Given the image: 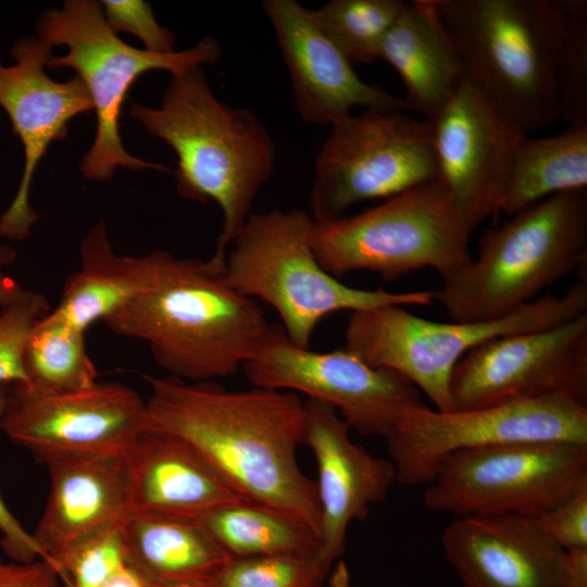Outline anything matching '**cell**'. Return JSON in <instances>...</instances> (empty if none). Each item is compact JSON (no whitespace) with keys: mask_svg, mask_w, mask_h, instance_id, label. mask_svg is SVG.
<instances>
[{"mask_svg":"<svg viewBox=\"0 0 587 587\" xmlns=\"http://www.w3.org/2000/svg\"><path fill=\"white\" fill-rule=\"evenodd\" d=\"M143 378L150 388L143 429L178 439L239 496L294 516L320 537L315 480L297 457L304 427V401L297 394Z\"/></svg>","mask_w":587,"mask_h":587,"instance_id":"cell-1","label":"cell"},{"mask_svg":"<svg viewBox=\"0 0 587 587\" xmlns=\"http://www.w3.org/2000/svg\"><path fill=\"white\" fill-rule=\"evenodd\" d=\"M224 266L164 250L151 285L103 323L145 341L168 376L193 383L235 374L271 323L257 300L232 286Z\"/></svg>","mask_w":587,"mask_h":587,"instance_id":"cell-2","label":"cell"},{"mask_svg":"<svg viewBox=\"0 0 587 587\" xmlns=\"http://www.w3.org/2000/svg\"><path fill=\"white\" fill-rule=\"evenodd\" d=\"M129 115L175 152L178 196L218 205L223 224L211 259L225 265L227 248L274 171L271 134L252 111L221 101L200 66L172 75L159 108L132 103Z\"/></svg>","mask_w":587,"mask_h":587,"instance_id":"cell-3","label":"cell"},{"mask_svg":"<svg viewBox=\"0 0 587 587\" xmlns=\"http://www.w3.org/2000/svg\"><path fill=\"white\" fill-rule=\"evenodd\" d=\"M466 74L527 136L559 122L561 0H434Z\"/></svg>","mask_w":587,"mask_h":587,"instance_id":"cell-4","label":"cell"},{"mask_svg":"<svg viewBox=\"0 0 587 587\" xmlns=\"http://www.w3.org/2000/svg\"><path fill=\"white\" fill-rule=\"evenodd\" d=\"M586 190L562 192L485 230L477 254L440 277L435 300L454 322L502 319L586 264Z\"/></svg>","mask_w":587,"mask_h":587,"instance_id":"cell-5","label":"cell"},{"mask_svg":"<svg viewBox=\"0 0 587 587\" xmlns=\"http://www.w3.org/2000/svg\"><path fill=\"white\" fill-rule=\"evenodd\" d=\"M315 222L305 211L251 213L226 254L225 274L238 291L270 304L287 337L311 348L317 325L329 314L384 305H429L435 291L394 292L341 283L319 262L312 243Z\"/></svg>","mask_w":587,"mask_h":587,"instance_id":"cell-6","label":"cell"},{"mask_svg":"<svg viewBox=\"0 0 587 587\" xmlns=\"http://www.w3.org/2000/svg\"><path fill=\"white\" fill-rule=\"evenodd\" d=\"M37 37L67 52L52 57L48 67L76 72L90 96L96 112L95 139L80 162V172L91 180L112 178L117 167L130 171H168V167L134 157L123 146L120 118L130 86L149 71L172 75L222 58L216 39L204 37L193 47L171 53L135 48L117 37L107 24L101 2L67 0L60 9L46 11L37 25Z\"/></svg>","mask_w":587,"mask_h":587,"instance_id":"cell-7","label":"cell"},{"mask_svg":"<svg viewBox=\"0 0 587 587\" xmlns=\"http://www.w3.org/2000/svg\"><path fill=\"white\" fill-rule=\"evenodd\" d=\"M585 313L587 282L583 279L562 296L546 294L488 322L441 323L401 305H384L350 314L344 347L370 365L402 375L436 410L450 412V377L471 349L499 336L551 328Z\"/></svg>","mask_w":587,"mask_h":587,"instance_id":"cell-8","label":"cell"},{"mask_svg":"<svg viewBox=\"0 0 587 587\" xmlns=\"http://www.w3.org/2000/svg\"><path fill=\"white\" fill-rule=\"evenodd\" d=\"M471 234L437 177L359 214L315 222L312 243L338 279L370 271L390 282L427 267L440 277L458 271L473 257Z\"/></svg>","mask_w":587,"mask_h":587,"instance_id":"cell-9","label":"cell"},{"mask_svg":"<svg viewBox=\"0 0 587 587\" xmlns=\"http://www.w3.org/2000/svg\"><path fill=\"white\" fill-rule=\"evenodd\" d=\"M314 167L311 216L316 223L339 218L354 204L436 179L433 126L396 109L350 113L330 125Z\"/></svg>","mask_w":587,"mask_h":587,"instance_id":"cell-10","label":"cell"},{"mask_svg":"<svg viewBox=\"0 0 587 587\" xmlns=\"http://www.w3.org/2000/svg\"><path fill=\"white\" fill-rule=\"evenodd\" d=\"M587 483V446L512 442L447 455L427 484L423 504L455 517L537 516Z\"/></svg>","mask_w":587,"mask_h":587,"instance_id":"cell-11","label":"cell"},{"mask_svg":"<svg viewBox=\"0 0 587 587\" xmlns=\"http://www.w3.org/2000/svg\"><path fill=\"white\" fill-rule=\"evenodd\" d=\"M385 439L396 483L428 484L439 463L460 450L526 441L587 446V402L554 395L450 412L422 403Z\"/></svg>","mask_w":587,"mask_h":587,"instance_id":"cell-12","label":"cell"},{"mask_svg":"<svg viewBox=\"0 0 587 587\" xmlns=\"http://www.w3.org/2000/svg\"><path fill=\"white\" fill-rule=\"evenodd\" d=\"M242 370L254 387L299 391L332 405L364 436L386 438L409 410L424 403L402 375L370 365L345 347L326 352L299 347L275 324Z\"/></svg>","mask_w":587,"mask_h":587,"instance_id":"cell-13","label":"cell"},{"mask_svg":"<svg viewBox=\"0 0 587 587\" xmlns=\"http://www.w3.org/2000/svg\"><path fill=\"white\" fill-rule=\"evenodd\" d=\"M451 411L569 395L587 402V313L486 340L454 366Z\"/></svg>","mask_w":587,"mask_h":587,"instance_id":"cell-14","label":"cell"},{"mask_svg":"<svg viewBox=\"0 0 587 587\" xmlns=\"http://www.w3.org/2000/svg\"><path fill=\"white\" fill-rule=\"evenodd\" d=\"M430 124L438 178L473 232L500 212L527 135L469 76Z\"/></svg>","mask_w":587,"mask_h":587,"instance_id":"cell-15","label":"cell"},{"mask_svg":"<svg viewBox=\"0 0 587 587\" xmlns=\"http://www.w3.org/2000/svg\"><path fill=\"white\" fill-rule=\"evenodd\" d=\"M146 400L121 383L43 395L9 386L0 429L36 459L51 453H123L145 427Z\"/></svg>","mask_w":587,"mask_h":587,"instance_id":"cell-16","label":"cell"},{"mask_svg":"<svg viewBox=\"0 0 587 587\" xmlns=\"http://www.w3.org/2000/svg\"><path fill=\"white\" fill-rule=\"evenodd\" d=\"M52 46L37 36L17 39L11 48L12 65L0 61V107L9 116L24 151V166L15 196L0 216V238L23 241L39 220L29 196L35 171L49 146L67 135L68 122L93 110L86 86L75 75L50 78L45 68Z\"/></svg>","mask_w":587,"mask_h":587,"instance_id":"cell-17","label":"cell"},{"mask_svg":"<svg viewBox=\"0 0 587 587\" xmlns=\"http://www.w3.org/2000/svg\"><path fill=\"white\" fill-rule=\"evenodd\" d=\"M350 430L332 405L312 398L304 401L303 445L317 467L320 554L333 565L345 551L350 524L364 520L396 483L391 461L355 444Z\"/></svg>","mask_w":587,"mask_h":587,"instance_id":"cell-18","label":"cell"},{"mask_svg":"<svg viewBox=\"0 0 587 587\" xmlns=\"http://www.w3.org/2000/svg\"><path fill=\"white\" fill-rule=\"evenodd\" d=\"M282 57L287 65L297 111L312 124L332 125L355 107L410 111L403 98L367 84L296 0H265Z\"/></svg>","mask_w":587,"mask_h":587,"instance_id":"cell-19","label":"cell"},{"mask_svg":"<svg viewBox=\"0 0 587 587\" xmlns=\"http://www.w3.org/2000/svg\"><path fill=\"white\" fill-rule=\"evenodd\" d=\"M439 540L463 587H566L565 550L535 516L455 517Z\"/></svg>","mask_w":587,"mask_h":587,"instance_id":"cell-20","label":"cell"},{"mask_svg":"<svg viewBox=\"0 0 587 587\" xmlns=\"http://www.w3.org/2000/svg\"><path fill=\"white\" fill-rule=\"evenodd\" d=\"M49 473L46 508L33 534L53 566L66 550L128 516L122 453H51L37 459Z\"/></svg>","mask_w":587,"mask_h":587,"instance_id":"cell-21","label":"cell"},{"mask_svg":"<svg viewBox=\"0 0 587 587\" xmlns=\"http://www.w3.org/2000/svg\"><path fill=\"white\" fill-rule=\"evenodd\" d=\"M128 515L199 520L247 500L178 439L143 429L124 450Z\"/></svg>","mask_w":587,"mask_h":587,"instance_id":"cell-22","label":"cell"},{"mask_svg":"<svg viewBox=\"0 0 587 587\" xmlns=\"http://www.w3.org/2000/svg\"><path fill=\"white\" fill-rule=\"evenodd\" d=\"M401 77L409 110L433 123L454 96L466 70L434 0L405 2L379 51Z\"/></svg>","mask_w":587,"mask_h":587,"instance_id":"cell-23","label":"cell"},{"mask_svg":"<svg viewBox=\"0 0 587 587\" xmlns=\"http://www.w3.org/2000/svg\"><path fill=\"white\" fill-rule=\"evenodd\" d=\"M163 249L148 254L122 255L114 251L100 220L80 241V267L64 283L60 303L51 312L86 329L104 321L145 291L160 267Z\"/></svg>","mask_w":587,"mask_h":587,"instance_id":"cell-24","label":"cell"},{"mask_svg":"<svg viewBox=\"0 0 587 587\" xmlns=\"http://www.w3.org/2000/svg\"><path fill=\"white\" fill-rule=\"evenodd\" d=\"M126 563L148 582L214 585L233 557L200 520L128 515Z\"/></svg>","mask_w":587,"mask_h":587,"instance_id":"cell-25","label":"cell"},{"mask_svg":"<svg viewBox=\"0 0 587 587\" xmlns=\"http://www.w3.org/2000/svg\"><path fill=\"white\" fill-rule=\"evenodd\" d=\"M587 125L520 143L501 201L509 215L562 192L586 190Z\"/></svg>","mask_w":587,"mask_h":587,"instance_id":"cell-26","label":"cell"},{"mask_svg":"<svg viewBox=\"0 0 587 587\" xmlns=\"http://www.w3.org/2000/svg\"><path fill=\"white\" fill-rule=\"evenodd\" d=\"M199 520L233 558L320 552L319 538L308 526L254 501L229 503Z\"/></svg>","mask_w":587,"mask_h":587,"instance_id":"cell-27","label":"cell"},{"mask_svg":"<svg viewBox=\"0 0 587 587\" xmlns=\"http://www.w3.org/2000/svg\"><path fill=\"white\" fill-rule=\"evenodd\" d=\"M24 367L28 380L25 387L43 395L75 392L98 382L85 332L51 311L28 338Z\"/></svg>","mask_w":587,"mask_h":587,"instance_id":"cell-28","label":"cell"},{"mask_svg":"<svg viewBox=\"0 0 587 587\" xmlns=\"http://www.w3.org/2000/svg\"><path fill=\"white\" fill-rule=\"evenodd\" d=\"M401 0H332L310 10L314 23L347 61L370 64L403 9Z\"/></svg>","mask_w":587,"mask_h":587,"instance_id":"cell-29","label":"cell"},{"mask_svg":"<svg viewBox=\"0 0 587 587\" xmlns=\"http://www.w3.org/2000/svg\"><path fill=\"white\" fill-rule=\"evenodd\" d=\"M332 566L320 552L233 558L214 587H322Z\"/></svg>","mask_w":587,"mask_h":587,"instance_id":"cell-30","label":"cell"},{"mask_svg":"<svg viewBox=\"0 0 587 587\" xmlns=\"http://www.w3.org/2000/svg\"><path fill=\"white\" fill-rule=\"evenodd\" d=\"M570 16L566 42L555 78L559 122L566 127L587 125V2L561 0Z\"/></svg>","mask_w":587,"mask_h":587,"instance_id":"cell-31","label":"cell"},{"mask_svg":"<svg viewBox=\"0 0 587 587\" xmlns=\"http://www.w3.org/2000/svg\"><path fill=\"white\" fill-rule=\"evenodd\" d=\"M124 520L79 541L54 561L66 587H100L127 564Z\"/></svg>","mask_w":587,"mask_h":587,"instance_id":"cell-32","label":"cell"},{"mask_svg":"<svg viewBox=\"0 0 587 587\" xmlns=\"http://www.w3.org/2000/svg\"><path fill=\"white\" fill-rule=\"evenodd\" d=\"M51 311L47 297L25 289L20 298L0 311V385L21 384L28 380L24 367V353L28 338Z\"/></svg>","mask_w":587,"mask_h":587,"instance_id":"cell-33","label":"cell"},{"mask_svg":"<svg viewBox=\"0 0 587 587\" xmlns=\"http://www.w3.org/2000/svg\"><path fill=\"white\" fill-rule=\"evenodd\" d=\"M103 16L115 33H128L143 43V49L154 53L175 51L176 38L172 30L155 18L151 5L141 0L101 1Z\"/></svg>","mask_w":587,"mask_h":587,"instance_id":"cell-34","label":"cell"},{"mask_svg":"<svg viewBox=\"0 0 587 587\" xmlns=\"http://www.w3.org/2000/svg\"><path fill=\"white\" fill-rule=\"evenodd\" d=\"M535 519L563 550L587 548V483Z\"/></svg>","mask_w":587,"mask_h":587,"instance_id":"cell-35","label":"cell"},{"mask_svg":"<svg viewBox=\"0 0 587 587\" xmlns=\"http://www.w3.org/2000/svg\"><path fill=\"white\" fill-rule=\"evenodd\" d=\"M10 385H0V416L7 403ZM0 533L2 550L17 563H30L43 558L33 534L13 516L0 496Z\"/></svg>","mask_w":587,"mask_h":587,"instance_id":"cell-36","label":"cell"},{"mask_svg":"<svg viewBox=\"0 0 587 587\" xmlns=\"http://www.w3.org/2000/svg\"><path fill=\"white\" fill-rule=\"evenodd\" d=\"M60 580L55 569L41 559L0 567V587H61Z\"/></svg>","mask_w":587,"mask_h":587,"instance_id":"cell-37","label":"cell"},{"mask_svg":"<svg viewBox=\"0 0 587 587\" xmlns=\"http://www.w3.org/2000/svg\"><path fill=\"white\" fill-rule=\"evenodd\" d=\"M15 260L16 252L13 247L10 243L0 240V308L15 301L25 290L5 272V268L12 265Z\"/></svg>","mask_w":587,"mask_h":587,"instance_id":"cell-38","label":"cell"},{"mask_svg":"<svg viewBox=\"0 0 587 587\" xmlns=\"http://www.w3.org/2000/svg\"><path fill=\"white\" fill-rule=\"evenodd\" d=\"M566 587H587V548L565 551Z\"/></svg>","mask_w":587,"mask_h":587,"instance_id":"cell-39","label":"cell"},{"mask_svg":"<svg viewBox=\"0 0 587 587\" xmlns=\"http://www.w3.org/2000/svg\"><path fill=\"white\" fill-rule=\"evenodd\" d=\"M100 587H149L148 582L127 564Z\"/></svg>","mask_w":587,"mask_h":587,"instance_id":"cell-40","label":"cell"},{"mask_svg":"<svg viewBox=\"0 0 587 587\" xmlns=\"http://www.w3.org/2000/svg\"><path fill=\"white\" fill-rule=\"evenodd\" d=\"M328 587H351V579L347 564L338 560L328 575Z\"/></svg>","mask_w":587,"mask_h":587,"instance_id":"cell-41","label":"cell"},{"mask_svg":"<svg viewBox=\"0 0 587 587\" xmlns=\"http://www.w3.org/2000/svg\"><path fill=\"white\" fill-rule=\"evenodd\" d=\"M148 585H149V587H214V585L200 584V583H157V582H148Z\"/></svg>","mask_w":587,"mask_h":587,"instance_id":"cell-42","label":"cell"},{"mask_svg":"<svg viewBox=\"0 0 587 587\" xmlns=\"http://www.w3.org/2000/svg\"><path fill=\"white\" fill-rule=\"evenodd\" d=\"M2 565H3V563H2L1 560H0V567H1Z\"/></svg>","mask_w":587,"mask_h":587,"instance_id":"cell-43","label":"cell"}]
</instances>
